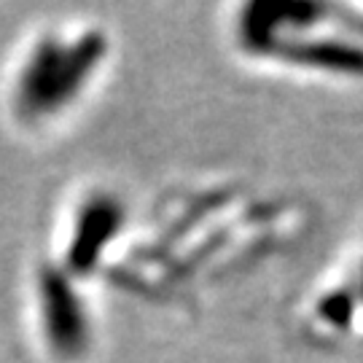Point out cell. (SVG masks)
<instances>
[{
    "instance_id": "7a4b0ae2",
    "label": "cell",
    "mask_w": 363,
    "mask_h": 363,
    "mask_svg": "<svg viewBox=\"0 0 363 363\" xmlns=\"http://www.w3.org/2000/svg\"><path fill=\"white\" fill-rule=\"evenodd\" d=\"M40 318L49 350L62 361H76L89 350V320L81 304V296L73 288L70 274L57 267L40 269Z\"/></svg>"
},
{
    "instance_id": "6da1fadb",
    "label": "cell",
    "mask_w": 363,
    "mask_h": 363,
    "mask_svg": "<svg viewBox=\"0 0 363 363\" xmlns=\"http://www.w3.org/2000/svg\"><path fill=\"white\" fill-rule=\"evenodd\" d=\"M103 33H86L62 46L57 38H43L30 54L16 84V111L22 118H40L65 108L97 70L105 57Z\"/></svg>"
},
{
    "instance_id": "3957f363",
    "label": "cell",
    "mask_w": 363,
    "mask_h": 363,
    "mask_svg": "<svg viewBox=\"0 0 363 363\" xmlns=\"http://www.w3.org/2000/svg\"><path fill=\"white\" fill-rule=\"evenodd\" d=\"M121 220H124V210L118 205V199H113L111 194L89 196L78 213L76 232L67 245V274H78V277L89 274L103 259V250L118 234Z\"/></svg>"
}]
</instances>
